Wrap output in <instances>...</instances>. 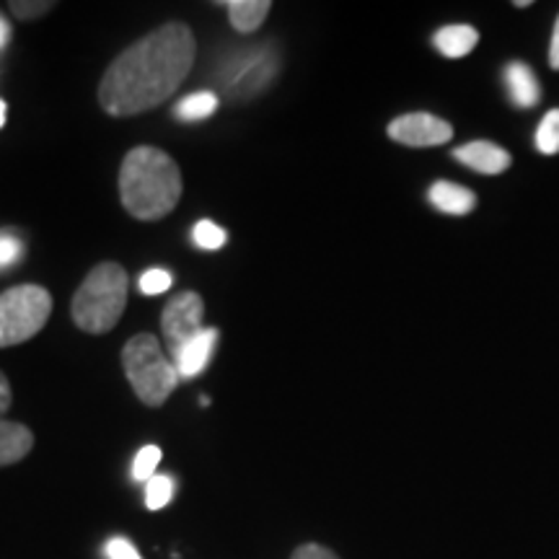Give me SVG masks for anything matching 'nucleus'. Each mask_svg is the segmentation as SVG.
Instances as JSON below:
<instances>
[{
  "mask_svg": "<svg viewBox=\"0 0 559 559\" xmlns=\"http://www.w3.org/2000/svg\"><path fill=\"white\" fill-rule=\"evenodd\" d=\"M174 498V479L166 474H156L151 481H145V506L148 510L166 508Z\"/></svg>",
  "mask_w": 559,
  "mask_h": 559,
  "instance_id": "nucleus-17",
  "label": "nucleus"
},
{
  "mask_svg": "<svg viewBox=\"0 0 559 559\" xmlns=\"http://www.w3.org/2000/svg\"><path fill=\"white\" fill-rule=\"evenodd\" d=\"M453 158L469 166L472 171L487 174V177H495V174L510 169V153L500 148V145L489 143V140H474V143L461 145V148L453 151Z\"/></svg>",
  "mask_w": 559,
  "mask_h": 559,
  "instance_id": "nucleus-8",
  "label": "nucleus"
},
{
  "mask_svg": "<svg viewBox=\"0 0 559 559\" xmlns=\"http://www.w3.org/2000/svg\"><path fill=\"white\" fill-rule=\"evenodd\" d=\"M104 551H107L109 559H143V557H140V551L132 547L128 539H122V536L111 539Z\"/></svg>",
  "mask_w": 559,
  "mask_h": 559,
  "instance_id": "nucleus-23",
  "label": "nucleus"
},
{
  "mask_svg": "<svg viewBox=\"0 0 559 559\" xmlns=\"http://www.w3.org/2000/svg\"><path fill=\"white\" fill-rule=\"evenodd\" d=\"M506 88L510 102L521 109H534L542 102L539 79L534 75L526 62H510L506 68Z\"/></svg>",
  "mask_w": 559,
  "mask_h": 559,
  "instance_id": "nucleus-10",
  "label": "nucleus"
},
{
  "mask_svg": "<svg viewBox=\"0 0 559 559\" xmlns=\"http://www.w3.org/2000/svg\"><path fill=\"white\" fill-rule=\"evenodd\" d=\"M223 5L228 9L230 26L241 34H251L260 29L272 11L270 0H226Z\"/></svg>",
  "mask_w": 559,
  "mask_h": 559,
  "instance_id": "nucleus-14",
  "label": "nucleus"
},
{
  "mask_svg": "<svg viewBox=\"0 0 559 559\" xmlns=\"http://www.w3.org/2000/svg\"><path fill=\"white\" fill-rule=\"evenodd\" d=\"M192 239H194V243H198L200 249L215 251V249L226 247L228 234L221 226H215L213 221H200L198 226L192 228Z\"/></svg>",
  "mask_w": 559,
  "mask_h": 559,
  "instance_id": "nucleus-18",
  "label": "nucleus"
},
{
  "mask_svg": "<svg viewBox=\"0 0 559 559\" xmlns=\"http://www.w3.org/2000/svg\"><path fill=\"white\" fill-rule=\"evenodd\" d=\"M13 404V391H11V381L5 379V373L0 370V417L11 409Z\"/></svg>",
  "mask_w": 559,
  "mask_h": 559,
  "instance_id": "nucleus-25",
  "label": "nucleus"
},
{
  "mask_svg": "<svg viewBox=\"0 0 559 559\" xmlns=\"http://www.w3.org/2000/svg\"><path fill=\"white\" fill-rule=\"evenodd\" d=\"M171 283H174V280H171L169 272L153 267V270L140 275V293H145V296H158V293L169 290Z\"/></svg>",
  "mask_w": 559,
  "mask_h": 559,
  "instance_id": "nucleus-21",
  "label": "nucleus"
},
{
  "mask_svg": "<svg viewBox=\"0 0 559 559\" xmlns=\"http://www.w3.org/2000/svg\"><path fill=\"white\" fill-rule=\"evenodd\" d=\"M9 41H11V26H9V21L0 16V50H3Z\"/></svg>",
  "mask_w": 559,
  "mask_h": 559,
  "instance_id": "nucleus-27",
  "label": "nucleus"
},
{
  "mask_svg": "<svg viewBox=\"0 0 559 559\" xmlns=\"http://www.w3.org/2000/svg\"><path fill=\"white\" fill-rule=\"evenodd\" d=\"M55 9L52 0H13L11 3V13L16 16L19 21H34V19H41L45 13H50Z\"/></svg>",
  "mask_w": 559,
  "mask_h": 559,
  "instance_id": "nucleus-20",
  "label": "nucleus"
},
{
  "mask_svg": "<svg viewBox=\"0 0 559 559\" xmlns=\"http://www.w3.org/2000/svg\"><path fill=\"white\" fill-rule=\"evenodd\" d=\"M290 559H340L332 549L321 547V544H300V547L293 551Z\"/></svg>",
  "mask_w": 559,
  "mask_h": 559,
  "instance_id": "nucleus-24",
  "label": "nucleus"
},
{
  "mask_svg": "<svg viewBox=\"0 0 559 559\" xmlns=\"http://www.w3.org/2000/svg\"><path fill=\"white\" fill-rule=\"evenodd\" d=\"M198 41L187 24L169 21L122 50L99 83V104L109 117L156 109L179 91L194 66Z\"/></svg>",
  "mask_w": 559,
  "mask_h": 559,
  "instance_id": "nucleus-1",
  "label": "nucleus"
},
{
  "mask_svg": "<svg viewBox=\"0 0 559 559\" xmlns=\"http://www.w3.org/2000/svg\"><path fill=\"white\" fill-rule=\"evenodd\" d=\"M221 107V99L213 91H194V94L185 96L177 107H174V117L179 122H200L215 115V109Z\"/></svg>",
  "mask_w": 559,
  "mask_h": 559,
  "instance_id": "nucleus-15",
  "label": "nucleus"
},
{
  "mask_svg": "<svg viewBox=\"0 0 559 559\" xmlns=\"http://www.w3.org/2000/svg\"><path fill=\"white\" fill-rule=\"evenodd\" d=\"M479 41V32L469 24H453V26H443V29L436 32L432 37V45L436 50L443 55V58H466Z\"/></svg>",
  "mask_w": 559,
  "mask_h": 559,
  "instance_id": "nucleus-13",
  "label": "nucleus"
},
{
  "mask_svg": "<svg viewBox=\"0 0 559 559\" xmlns=\"http://www.w3.org/2000/svg\"><path fill=\"white\" fill-rule=\"evenodd\" d=\"M221 332L215 326H205L198 337L187 342L179 349V355L174 358V366L179 370V379H198L202 370L207 368L210 358H213V349L218 345Z\"/></svg>",
  "mask_w": 559,
  "mask_h": 559,
  "instance_id": "nucleus-9",
  "label": "nucleus"
},
{
  "mask_svg": "<svg viewBox=\"0 0 559 559\" xmlns=\"http://www.w3.org/2000/svg\"><path fill=\"white\" fill-rule=\"evenodd\" d=\"M160 456H164V453H160L158 445H143V449L138 451L135 464H132V477L138 481H151L156 477Z\"/></svg>",
  "mask_w": 559,
  "mask_h": 559,
  "instance_id": "nucleus-19",
  "label": "nucleus"
},
{
  "mask_svg": "<svg viewBox=\"0 0 559 559\" xmlns=\"http://www.w3.org/2000/svg\"><path fill=\"white\" fill-rule=\"evenodd\" d=\"M181 190V171L166 151L138 145L124 156L120 166V200L132 218H166L179 205Z\"/></svg>",
  "mask_w": 559,
  "mask_h": 559,
  "instance_id": "nucleus-2",
  "label": "nucleus"
},
{
  "mask_svg": "<svg viewBox=\"0 0 559 559\" xmlns=\"http://www.w3.org/2000/svg\"><path fill=\"white\" fill-rule=\"evenodd\" d=\"M128 285L130 277L122 264H96L70 300V317L75 326L88 334H107L115 330L128 306Z\"/></svg>",
  "mask_w": 559,
  "mask_h": 559,
  "instance_id": "nucleus-3",
  "label": "nucleus"
},
{
  "mask_svg": "<svg viewBox=\"0 0 559 559\" xmlns=\"http://www.w3.org/2000/svg\"><path fill=\"white\" fill-rule=\"evenodd\" d=\"M389 138L409 145V148H430V145L449 143L453 138V124L430 115V111H412V115L396 117L389 124Z\"/></svg>",
  "mask_w": 559,
  "mask_h": 559,
  "instance_id": "nucleus-7",
  "label": "nucleus"
},
{
  "mask_svg": "<svg viewBox=\"0 0 559 559\" xmlns=\"http://www.w3.org/2000/svg\"><path fill=\"white\" fill-rule=\"evenodd\" d=\"M549 66L559 70V16L555 24V32H551V45H549Z\"/></svg>",
  "mask_w": 559,
  "mask_h": 559,
  "instance_id": "nucleus-26",
  "label": "nucleus"
},
{
  "mask_svg": "<svg viewBox=\"0 0 559 559\" xmlns=\"http://www.w3.org/2000/svg\"><path fill=\"white\" fill-rule=\"evenodd\" d=\"M202 317H205V300L194 290L179 293L166 304L160 313V332H164L171 358H177L179 349L205 330Z\"/></svg>",
  "mask_w": 559,
  "mask_h": 559,
  "instance_id": "nucleus-6",
  "label": "nucleus"
},
{
  "mask_svg": "<svg viewBox=\"0 0 559 559\" xmlns=\"http://www.w3.org/2000/svg\"><path fill=\"white\" fill-rule=\"evenodd\" d=\"M5 115H9V107H5V102L0 99V128L5 124Z\"/></svg>",
  "mask_w": 559,
  "mask_h": 559,
  "instance_id": "nucleus-28",
  "label": "nucleus"
},
{
  "mask_svg": "<svg viewBox=\"0 0 559 559\" xmlns=\"http://www.w3.org/2000/svg\"><path fill=\"white\" fill-rule=\"evenodd\" d=\"M52 313V296L41 285H16L0 293V349L29 342L45 330Z\"/></svg>",
  "mask_w": 559,
  "mask_h": 559,
  "instance_id": "nucleus-5",
  "label": "nucleus"
},
{
  "mask_svg": "<svg viewBox=\"0 0 559 559\" xmlns=\"http://www.w3.org/2000/svg\"><path fill=\"white\" fill-rule=\"evenodd\" d=\"M534 143H536V148H539L542 156H557L559 153V109H551L544 115L539 130H536Z\"/></svg>",
  "mask_w": 559,
  "mask_h": 559,
  "instance_id": "nucleus-16",
  "label": "nucleus"
},
{
  "mask_svg": "<svg viewBox=\"0 0 559 559\" xmlns=\"http://www.w3.org/2000/svg\"><path fill=\"white\" fill-rule=\"evenodd\" d=\"M24 254V243L13 234H0V270H9Z\"/></svg>",
  "mask_w": 559,
  "mask_h": 559,
  "instance_id": "nucleus-22",
  "label": "nucleus"
},
{
  "mask_svg": "<svg viewBox=\"0 0 559 559\" xmlns=\"http://www.w3.org/2000/svg\"><path fill=\"white\" fill-rule=\"evenodd\" d=\"M428 200L432 207H438L445 215H469L477 207V194L466 187L453 185V181H436L430 187Z\"/></svg>",
  "mask_w": 559,
  "mask_h": 559,
  "instance_id": "nucleus-12",
  "label": "nucleus"
},
{
  "mask_svg": "<svg viewBox=\"0 0 559 559\" xmlns=\"http://www.w3.org/2000/svg\"><path fill=\"white\" fill-rule=\"evenodd\" d=\"M34 449V432L24 423L0 417V469L19 464Z\"/></svg>",
  "mask_w": 559,
  "mask_h": 559,
  "instance_id": "nucleus-11",
  "label": "nucleus"
},
{
  "mask_svg": "<svg viewBox=\"0 0 559 559\" xmlns=\"http://www.w3.org/2000/svg\"><path fill=\"white\" fill-rule=\"evenodd\" d=\"M122 368L145 407H160L179 386V370L166 358L156 334H135L122 347Z\"/></svg>",
  "mask_w": 559,
  "mask_h": 559,
  "instance_id": "nucleus-4",
  "label": "nucleus"
}]
</instances>
